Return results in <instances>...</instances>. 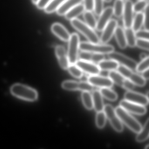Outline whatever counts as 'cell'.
<instances>
[{
	"label": "cell",
	"instance_id": "obj_1",
	"mask_svg": "<svg viewBox=\"0 0 149 149\" xmlns=\"http://www.w3.org/2000/svg\"><path fill=\"white\" fill-rule=\"evenodd\" d=\"M10 91L13 95L24 101L33 102L38 99V92L35 89L21 84L12 85Z\"/></svg>",
	"mask_w": 149,
	"mask_h": 149
},
{
	"label": "cell",
	"instance_id": "obj_2",
	"mask_svg": "<svg viewBox=\"0 0 149 149\" xmlns=\"http://www.w3.org/2000/svg\"><path fill=\"white\" fill-rule=\"evenodd\" d=\"M71 26L77 31L82 34L90 42H100V38L94 29L88 26L85 22L79 19H74L70 21Z\"/></svg>",
	"mask_w": 149,
	"mask_h": 149
},
{
	"label": "cell",
	"instance_id": "obj_3",
	"mask_svg": "<svg viewBox=\"0 0 149 149\" xmlns=\"http://www.w3.org/2000/svg\"><path fill=\"white\" fill-rule=\"evenodd\" d=\"M115 111L122 123H124L133 132L138 133L140 131L142 128V125L127 111L119 106L116 108Z\"/></svg>",
	"mask_w": 149,
	"mask_h": 149
},
{
	"label": "cell",
	"instance_id": "obj_4",
	"mask_svg": "<svg viewBox=\"0 0 149 149\" xmlns=\"http://www.w3.org/2000/svg\"><path fill=\"white\" fill-rule=\"evenodd\" d=\"M79 49L82 51L108 54L115 50L112 45L106 43H93L90 42H80Z\"/></svg>",
	"mask_w": 149,
	"mask_h": 149
},
{
	"label": "cell",
	"instance_id": "obj_5",
	"mask_svg": "<svg viewBox=\"0 0 149 149\" xmlns=\"http://www.w3.org/2000/svg\"><path fill=\"white\" fill-rule=\"evenodd\" d=\"M68 56L70 64H75L77 61L80 46V37L77 33L70 35L68 40Z\"/></svg>",
	"mask_w": 149,
	"mask_h": 149
},
{
	"label": "cell",
	"instance_id": "obj_6",
	"mask_svg": "<svg viewBox=\"0 0 149 149\" xmlns=\"http://www.w3.org/2000/svg\"><path fill=\"white\" fill-rule=\"evenodd\" d=\"M103 111L113 129L117 132H122L123 130V123L118 116L113 107L110 104H106L104 106Z\"/></svg>",
	"mask_w": 149,
	"mask_h": 149
},
{
	"label": "cell",
	"instance_id": "obj_7",
	"mask_svg": "<svg viewBox=\"0 0 149 149\" xmlns=\"http://www.w3.org/2000/svg\"><path fill=\"white\" fill-rule=\"evenodd\" d=\"M108 55L110 59L116 61L119 64L125 66L132 70H136L137 63L133 59L128 57L123 54L115 52L114 51L109 53Z\"/></svg>",
	"mask_w": 149,
	"mask_h": 149
},
{
	"label": "cell",
	"instance_id": "obj_8",
	"mask_svg": "<svg viewBox=\"0 0 149 149\" xmlns=\"http://www.w3.org/2000/svg\"><path fill=\"white\" fill-rule=\"evenodd\" d=\"M133 4L131 0H126L124 1L123 12V23L125 29L132 27V21L134 18Z\"/></svg>",
	"mask_w": 149,
	"mask_h": 149
},
{
	"label": "cell",
	"instance_id": "obj_9",
	"mask_svg": "<svg viewBox=\"0 0 149 149\" xmlns=\"http://www.w3.org/2000/svg\"><path fill=\"white\" fill-rule=\"evenodd\" d=\"M118 26V25L117 20L114 19H111L102 31L100 42H102V43H106L109 42L114 35L115 31Z\"/></svg>",
	"mask_w": 149,
	"mask_h": 149
},
{
	"label": "cell",
	"instance_id": "obj_10",
	"mask_svg": "<svg viewBox=\"0 0 149 149\" xmlns=\"http://www.w3.org/2000/svg\"><path fill=\"white\" fill-rule=\"evenodd\" d=\"M119 104L128 112L135 115L142 116L145 114L147 111L145 106L129 102L125 99L121 101Z\"/></svg>",
	"mask_w": 149,
	"mask_h": 149
},
{
	"label": "cell",
	"instance_id": "obj_11",
	"mask_svg": "<svg viewBox=\"0 0 149 149\" xmlns=\"http://www.w3.org/2000/svg\"><path fill=\"white\" fill-rule=\"evenodd\" d=\"M113 15V8L111 7H108L104 9L97 20L95 29L98 32H102L107 23L111 19Z\"/></svg>",
	"mask_w": 149,
	"mask_h": 149
},
{
	"label": "cell",
	"instance_id": "obj_12",
	"mask_svg": "<svg viewBox=\"0 0 149 149\" xmlns=\"http://www.w3.org/2000/svg\"><path fill=\"white\" fill-rule=\"evenodd\" d=\"M75 64L83 72L91 75H98L101 72V70L97 64L91 62L81 60H77Z\"/></svg>",
	"mask_w": 149,
	"mask_h": 149
},
{
	"label": "cell",
	"instance_id": "obj_13",
	"mask_svg": "<svg viewBox=\"0 0 149 149\" xmlns=\"http://www.w3.org/2000/svg\"><path fill=\"white\" fill-rule=\"evenodd\" d=\"M124 98L129 102L144 106L147 105L149 103V98L147 96L132 91H128L125 93Z\"/></svg>",
	"mask_w": 149,
	"mask_h": 149
},
{
	"label": "cell",
	"instance_id": "obj_14",
	"mask_svg": "<svg viewBox=\"0 0 149 149\" xmlns=\"http://www.w3.org/2000/svg\"><path fill=\"white\" fill-rule=\"evenodd\" d=\"M88 81L93 86L101 88H111L113 85V82L109 77L97 75L90 76L88 77Z\"/></svg>",
	"mask_w": 149,
	"mask_h": 149
},
{
	"label": "cell",
	"instance_id": "obj_15",
	"mask_svg": "<svg viewBox=\"0 0 149 149\" xmlns=\"http://www.w3.org/2000/svg\"><path fill=\"white\" fill-rule=\"evenodd\" d=\"M55 53L60 66L63 70H67L70 65L68 54L65 48L62 46H56Z\"/></svg>",
	"mask_w": 149,
	"mask_h": 149
},
{
	"label": "cell",
	"instance_id": "obj_16",
	"mask_svg": "<svg viewBox=\"0 0 149 149\" xmlns=\"http://www.w3.org/2000/svg\"><path fill=\"white\" fill-rule=\"evenodd\" d=\"M51 29L52 33L59 39L63 41H68L70 34L63 25L59 23H54Z\"/></svg>",
	"mask_w": 149,
	"mask_h": 149
},
{
	"label": "cell",
	"instance_id": "obj_17",
	"mask_svg": "<svg viewBox=\"0 0 149 149\" xmlns=\"http://www.w3.org/2000/svg\"><path fill=\"white\" fill-rule=\"evenodd\" d=\"M83 0H66L57 9L56 12L59 15H64L71 8L81 3Z\"/></svg>",
	"mask_w": 149,
	"mask_h": 149
},
{
	"label": "cell",
	"instance_id": "obj_18",
	"mask_svg": "<svg viewBox=\"0 0 149 149\" xmlns=\"http://www.w3.org/2000/svg\"><path fill=\"white\" fill-rule=\"evenodd\" d=\"M114 35L118 47L122 49H125L127 47V44L124 29L122 27L118 26L116 29Z\"/></svg>",
	"mask_w": 149,
	"mask_h": 149
},
{
	"label": "cell",
	"instance_id": "obj_19",
	"mask_svg": "<svg viewBox=\"0 0 149 149\" xmlns=\"http://www.w3.org/2000/svg\"><path fill=\"white\" fill-rule=\"evenodd\" d=\"M93 99V108L97 112L103 111L104 108L102 96L100 93V91L96 90L94 91L92 95Z\"/></svg>",
	"mask_w": 149,
	"mask_h": 149
},
{
	"label": "cell",
	"instance_id": "obj_20",
	"mask_svg": "<svg viewBox=\"0 0 149 149\" xmlns=\"http://www.w3.org/2000/svg\"><path fill=\"white\" fill-rule=\"evenodd\" d=\"M84 11L85 8L83 4L81 3L71 8L64 15L67 19L71 21V20L77 18V17L83 13Z\"/></svg>",
	"mask_w": 149,
	"mask_h": 149
},
{
	"label": "cell",
	"instance_id": "obj_21",
	"mask_svg": "<svg viewBox=\"0 0 149 149\" xmlns=\"http://www.w3.org/2000/svg\"><path fill=\"white\" fill-rule=\"evenodd\" d=\"M119 64L114 60H104L97 64L101 70L104 71H111L116 70L118 68Z\"/></svg>",
	"mask_w": 149,
	"mask_h": 149
},
{
	"label": "cell",
	"instance_id": "obj_22",
	"mask_svg": "<svg viewBox=\"0 0 149 149\" xmlns=\"http://www.w3.org/2000/svg\"><path fill=\"white\" fill-rule=\"evenodd\" d=\"M144 13H136V14L134 16L131 28L134 32H136L141 29V28L143 26Z\"/></svg>",
	"mask_w": 149,
	"mask_h": 149
},
{
	"label": "cell",
	"instance_id": "obj_23",
	"mask_svg": "<svg viewBox=\"0 0 149 149\" xmlns=\"http://www.w3.org/2000/svg\"><path fill=\"white\" fill-rule=\"evenodd\" d=\"M149 118H147L146 122L145 123L143 127H142L140 131L138 133L136 136V140L138 142H143L146 140L149 137Z\"/></svg>",
	"mask_w": 149,
	"mask_h": 149
},
{
	"label": "cell",
	"instance_id": "obj_24",
	"mask_svg": "<svg viewBox=\"0 0 149 149\" xmlns=\"http://www.w3.org/2000/svg\"><path fill=\"white\" fill-rule=\"evenodd\" d=\"M124 30L127 46L130 47H134L136 46V38L135 36V32L131 28L125 29Z\"/></svg>",
	"mask_w": 149,
	"mask_h": 149
},
{
	"label": "cell",
	"instance_id": "obj_25",
	"mask_svg": "<svg viewBox=\"0 0 149 149\" xmlns=\"http://www.w3.org/2000/svg\"><path fill=\"white\" fill-rule=\"evenodd\" d=\"M109 77L113 83L123 87V84L125 78L123 77L119 72L116 70H111L109 74Z\"/></svg>",
	"mask_w": 149,
	"mask_h": 149
},
{
	"label": "cell",
	"instance_id": "obj_26",
	"mask_svg": "<svg viewBox=\"0 0 149 149\" xmlns=\"http://www.w3.org/2000/svg\"><path fill=\"white\" fill-rule=\"evenodd\" d=\"M83 17L85 23L91 28L95 29L97 24V20L92 12L85 11L83 13Z\"/></svg>",
	"mask_w": 149,
	"mask_h": 149
},
{
	"label": "cell",
	"instance_id": "obj_27",
	"mask_svg": "<svg viewBox=\"0 0 149 149\" xmlns=\"http://www.w3.org/2000/svg\"><path fill=\"white\" fill-rule=\"evenodd\" d=\"M81 99L85 108L88 110H91L93 108L92 95L88 91H83Z\"/></svg>",
	"mask_w": 149,
	"mask_h": 149
},
{
	"label": "cell",
	"instance_id": "obj_28",
	"mask_svg": "<svg viewBox=\"0 0 149 149\" xmlns=\"http://www.w3.org/2000/svg\"><path fill=\"white\" fill-rule=\"evenodd\" d=\"M100 91L102 97L109 101H115L117 99V94L110 88H101Z\"/></svg>",
	"mask_w": 149,
	"mask_h": 149
},
{
	"label": "cell",
	"instance_id": "obj_29",
	"mask_svg": "<svg viewBox=\"0 0 149 149\" xmlns=\"http://www.w3.org/2000/svg\"><path fill=\"white\" fill-rule=\"evenodd\" d=\"M124 7V1L123 0H116L113 6V15L117 18H119L123 16Z\"/></svg>",
	"mask_w": 149,
	"mask_h": 149
},
{
	"label": "cell",
	"instance_id": "obj_30",
	"mask_svg": "<svg viewBox=\"0 0 149 149\" xmlns=\"http://www.w3.org/2000/svg\"><path fill=\"white\" fill-rule=\"evenodd\" d=\"M65 1L66 0H52L45 8V12L47 13H51L55 12Z\"/></svg>",
	"mask_w": 149,
	"mask_h": 149
},
{
	"label": "cell",
	"instance_id": "obj_31",
	"mask_svg": "<svg viewBox=\"0 0 149 149\" xmlns=\"http://www.w3.org/2000/svg\"><path fill=\"white\" fill-rule=\"evenodd\" d=\"M129 79H130L135 85L139 87H143L146 84V80H145L142 76L134 72L131 75Z\"/></svg>",
	"mask_w": 149,
	"mask_h": 149
},
{
	"label": "cell",
	"instance_id": "obj_32",
	"mask_svg": "<svg viewBox=\"0 0 149 149\" xmlns=\"http://www.w3.org/2000/svg\"><path fill=\"white\" fill-rule=\"evenodd\" d=\"M106 115L104 111L97 112L96 116V125L97 128L102 129L105 126L106 121Z\"/></svg>",
	"mask_w": 149,
	"mask_h": 149
},
{
	"label": "cell",
	"instance_id": "obj_33",
	"mask_svg": "<svg viewBox=\"0 0 149 149\" xmlns=\"http://www.w3.org/2000/svg\"><path fill=\"white\" fill-rule=\"evenodd\" d=\"M67 70L75 78H80L83 76V72L75 64H70Z\"/></svg>",
	"mask_w": 149,
	"mask_h": 149
},
{
	"label": "cell",
	"instance_id": "obj_34",
	"mask_svg": "<svg viewBox=\"0 0 149 149\" xmlns=\"http://www.w3.org/2000/svg\"><path fill=\"white\" fill-rule=\"evenodd\" d=\"M61 86L63 88L66 90H78L79 82L74 81H64L62 84Z\"/></svg>",
	"mask_w": 149,
	"mask_h": 149
},
{
	"label": "cell",
	"instance_id": "obj_35",
	"mask_svg": "<svg viewBox=\"0 0 149 149\" xmlns=\"http://www.w3.org/2000/svg\"><path fill=\"white\" fill-rule=\"evenodd\" d=\"M148 5V1L147 0H138L133 4V11L136 13H141L145 9Z\"/></svg>",
	"mask_w": 149,
	"mask_h": 149
},
{
	"label": "cell",
	"instance_id": "obj_36",
	"mask_svg": "<svg viewBox=\"0 0 149 149\" xmlns=\"http://www.w3.org/2000/svg\"><path fill=\"white\" fill-rule=\"evenodd\" d=\"M149 56L142 60V61L137 64L136 70L139 73H143L144 71L149 69Z\"/></svg>",
	"mask_w": 149,
	"mask_h": 149
},
{
	"label": "cell",
	"instance_id": "obj_37",
	"mask_svg": "<svg viewBox=\"0 0 149 149\" xmlns=\"http://www.w3.org/2000/svg\"><path fill=\"white\" fill-rule=\"evenodd\" d=\"M117 70L123 77L127 79H129L131 75L133 73V71L130 69L122 65H119Z\"/></svg>",
	"mask_w": 149,
	"mask_h": 149
},
{
	"label": "cell",
	"instance_id": "obj_38",
	"mask_svg": "<svg viewBox=\"0 0 149 149\" xmlns=\"http://www.w3.org/2000/svg\"><path fill=\"white\" fill-rule=\"evenodd\" d=\"M94 9L95 14L99 16L104 10V0H94Z\"/></svg>",
	"mask_w": 149,
	"mask_h": 149
},
{
	"label": "cell",
	"instance_id": "obj_39",
	"mask_svg": "<svg viewBox=\"0 0 149 149\" xmlns=\"http://www.w3.org/2000/svg\"><path fill=\"white\" fill-rule=\"evenodd\" d=\"M93 89H94V86L88 82L86 81L79 82L78 90L90 92V91H92Z\"/></svg>",
	"mask_w": 149,
	"mask_h": 149
},
{
	"label": "cell",
	"instance_id": "obj_40",
	"mask_svg": "<svg viewBox=\"0 0 149 149\" xmlns=\"http://www.w3.org/2000/svg\"><path fill=\"white\" fill-rule=\"evenodd\" d=\"M136 46L139 48L148 51L149 49V40L136 39Z\"/></svg>",
	"mask_w": 149,
	"mask_h": 149
},
{
	"label": "cell",
	"instance_id": "obj_41",
	"mask_svg": "<svg viewBox=\"0 0 149 149\" xmlns=\"http://www.w3.org/2000/svg\"><path fill=\"white\" fill-rule=\"evenodd\" d=\"M104 60V56L103 54L91 53L90 59V62H91L95 64H98Z\"/></svg>",
	"mask_w": 149,
	"mask_h": 149
},
{
	"label": "cell",
	"instance_id": "obj_42",
	"mask_svg": "<svg viewBox=\"0 0 149 149\" xmlns=\"http://www.w3.org/2000/svg\"><path fill=\"white\" fill-rule=\"evenodd\" d=\"M135 36L136 39H145L149 40V31L145 30H140L135 32Z\"/></svg>",
	"mask_w": 149,
	"mask_h": 149
},
{
	"label": "cell",
	"instance_id": "obj_43",
	"mask_svg": "<svg viewBox=\"0 0 149 149\" xmlns=\"http://www.w3.org/2000/svg\"><path fill=\"white\" fill-rule=\"evenodd\" d=\"M85 11L92 12L94 9V0H83Z\"/></svg>",
	"mask_w": 149,
	"mask_h": 149
},
{
	"label": "cell",
	"instance_id": "obj_44",
	"mask_svg": "<svg viewBox=\"0 0 149 149\" xmlns=\"http://www.w3.org/2000/svg\"><path fill=\"white\" fill-rule=\"evenodd\" d=\"M144 13V26L145 30L149 31V5L147 6L145 9Z\"/></svg>",
	"mask_w": 149,
	"mask_h": 149
},
{
	"label": "cell",
	"instance_id": "obj_45",
	"mask_svg": "<svg viewBox=\"0 0 149 149\" xmlns=\"http://www.w3.org/2000/svg\"><path fill=\"white\" fill-rule=\"evenodd\" d=\"M122 87L128 91H131L134 89L135 84L130 79L125 78Z\"/></svg>",
	"mask_w": 149,
	"mask_h": 149
},
{
	"label": "cell",
	"instance_id": "obj_46",
	"mask_svg": "<svg viewBox=\"0 0 149 149\" xmlns=\"http://www.w3.org/2000/svg\"><path fill=\"white\" fill-rule=\"evenodd\" d=\"M91 54V53L81 51L79 54H78V56L80 58V60L90 62Z\"/></svg>",
	"mask_w": 149,
	"mask_h": 149
},
{
	"label": "cell",
	"instance_id": "obj_47",
	"mask_svg": "<svg viewBox=\"0 0 149 149\" xmlns=\"http://www.w3.org/2000/svg\"><path fill=\"white\" fill-rule=\"evenodd\" d=\"M52 0H39L37 4V7L40 9H45Z\"/></svg>",
	"mask_w": 149,
	"mask_h": 149
},
{
	"label": "cell",
	"instance_id": "obj_48",
	"mask_svg": "<svg viewBox=\"0 0 149 149\" xmlns=\"http://www.w3.org/2000/svg\"><path fill=\"white\" fill-rule=\"evenodd\" d=\"M142 73V77L144 78L145 80H148L149 79V69L145 70Z\"/></svg>",
	"mask_w": 149,
	"mask_h": 149
},
{
	"label": "cell",
	"instance_id": "obj_49",
	"mask_svg": "<svg viewBox=\"0 0 149 149\" xmlns=\"http://www.w3.org/2000/svg\"><path fill=\"white\" fill-rule=\"evenodd\" d=\"M148 56H149L148 55H147L145 53H142L140 55V58H141V60H143V59L146 58Z\"/></svg>",
	"mask_w": 149,
	"mask_h": 149
},
{
	"label": "cell",
	"instance_id": "obj_50",
	"mask_svg": "<svg viewBox=\"0 0 149 149\" xmlns=\"http://www.w3.org/2000/svg\"><path fill=\"white\" fill-rule=\"evenodd\" d=\"M104 1H106V2H110L112 1V0H104Z\"/></svg>",
	"mask_w": 149,
	"mask_h": 149
},
{
	"label": "cell",
	"instance_id": "obj_51",
	"mask_svg": "<svg viewBox=\"0 0 149 149\" xmlns=\"http://www.w3.org/2000/svg\"><path fill=\"white\" fill-rule=\"evenodd\" d=\"M145 149H149V145H147L146 146H145Z\"/></svg>",
	"mask_w": 149,
	"mask_h": 149
},
{
	"label": "cell",
	"instance_id": "obj_52",
	"mask_svg": "<svg viewBox=\"0 0 149 149\" xmlns=\"http://www.w3.org/2000/svg\"><path fill=\"white\" fill-rule=\"evenodd\" d=\"M123 1H126V0H123Z\"/></svg>",
	"mask_w": 149,
	"mask_h": 149
},
{
	"label": "cell",
	"instance_id": "obj_53",
	"mask_svg": "<svg viewBox=\"0 0 149 149\" xmlns=\"http://www.w3.org/2000/svg\"><path fill=\"white\" fill-rule=\"evenodd\" d=\"M147 1H148V0H147Z\"/></svg>",
	"mask_w": 149,
	"mask_h": 149
},
{
	"label": "cell",
	"instance_id": "obj_54",
	"mask_svg": "<svg viewBox=\"0 0 149 149\" xmlns=\"http://www.w3.org/2000/svg\"></svg>",
	"mask_w": 149,
	"mask_h": 149
}]
</instances>
